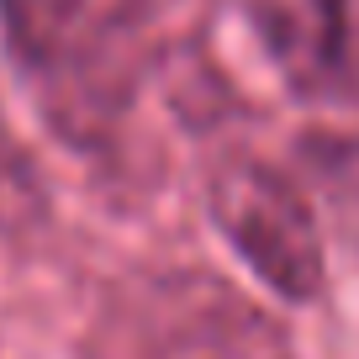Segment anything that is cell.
I'll list each match as a JSON object with an SVG mask.
<instances>
[{
	"mask_svg": "<svg viewBox=\"0 0 359 359\" xmlns=\"http://www.w3.org/2000/svg\"><path fill=\"white\" fill-rule=\"evenodd\" d=\"M212 222L248 269L285 302H312L323 291V238L302 191L259 158H227L212 175Z\"/></svg>",
	"mask_w": 359,
	"mask_h": 359,
	"instance_id": "6da1fadb",
	"label": "cell"
},
{
	"mask_svg": "<svg viewBox=\"0 0 359 359\" xmlns=\"http://www.w3.org/2000/svg\"><path fill=\"white\" fill-rule=\"evenodd\" d=\"M254 27L302 95H338L354 79V0H254Z\"/></svg>",
	"mask_w": 359,
	"mask_h": 359,
	"instance_id": "7a4b0ae2",
	"label": "cell"
},
{
	"mask_svg": "<svg viewBox=\"0 0 359 359\" xmlns=\"http://www.w3.org/2000/svg\"><path fill=\"white\" fill-rule=\"evenodd\" d=\"M143 0H11L27 48L48 64H79V58L111 48L137 22Z\"/></svg>",
	"mask_w": 359,
	"mask_h": 359,
	"instance_id": "3957f363",
	"label": "cell"
},
{
	"mask_svg": "<svg viewBox=\"0 0 359 359\" xmlns=\"http://www.w3.org/2000/svg\"><path fill=\"white\" fill-rule=\"evenodd\" d=\"M169 344L175 348H169L164 359H291L264 317L243 312V306H238L233 296H222V291H217L212 302L185 306V317H180Z\"/></svg>",
	"mask_w": 359,
	"mask_h": 359,
	"instance_id": "277c9868",
	"label": "cell"
}]
</instances>
